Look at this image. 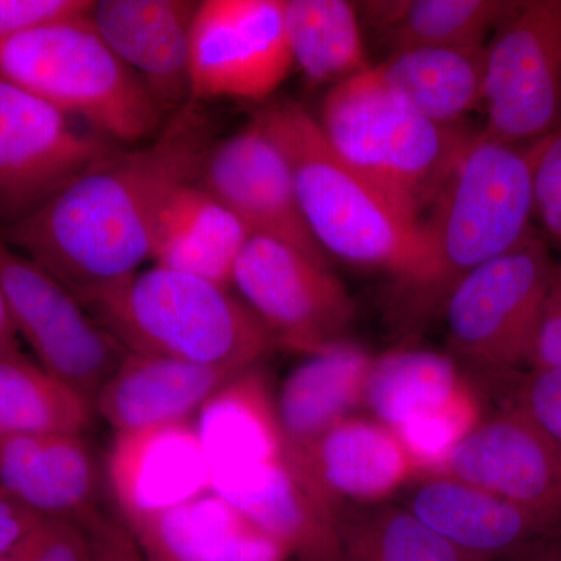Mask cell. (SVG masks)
I'll return each mask as SVG.
<instances>
[{"label":"cell","mask_w":561,"mask_h":561,"mask_svg":"<svg viewBox=\"0 0 561 561\" xmlns=\"http://www.w3.org/2000/svg\"><path fill=\"white\" fill-rule=\"evenodd\" d=\"M535 142L508 144L476 131L420 221V253L394 280L391 312L400 327L442 316L468 273L535 234Z\"/></svg>","instance_id":"7a4b0ae2"},{"label":"cell","mask_w":561,"mask_h":561,"mask_svg":"<svg viewBox=\"0 0 561 561\" xmlns=\"http://www.w3.org/2000/svg\"><path fill=\"white\" fill-rule=\"evenodd\" d=\"M198 103L172 114L149 142L122 149L9 230L0 239L54 275L84 306L150 261L164 203L197 181L210 128Z\"/></svg>","instance_id":"6da1fadb"},{"label":"cell","mask_w":561,"mask_h":561,"mask_svg":"<svg viewBox=\"0 0 561 561\" xmlns=\"http://www.w3.org/2000/svg\"><path fill=\"white\" fill-rule=\"evenodd\" d=\"M106 481L125 523L151 518L213 491L194 421L116 432Z\"/></svg>","instance_id":"e0dca14e"},{"label":"cell","mask_w":561,"mask_h":561,"mask_svg":"<svg viewBox=\"0 0 561 561\" xmlns=\"http://www.w3.org/2000/svg\"><path fill=\"white\" fill-rule=\"evenodd\" d=\"M0 289L33 359L94 402L127 350L65 284L2 239Z\"/></svg>","instance_id":"30bf717a"},{"label":"cell","mask_w":561,"mask_h":561,"mask_svg":"<svg viewBox=\"0 0 561 561\" xmlns=\"http://www.w3.org/2000/svg\"><path fill=\"white\" fill-rule=\"evenodd\" d=\"M106 471L83 434L0 435V486L41 518L87 527Z\"/></svg>","instance_id":"ac0fdd59"},{"label":"cell","mask_w":561,"mask_h":561,"mask_svg":"<svg viewBox=\"0 0 561 561\" xmlns=\"http://www.w3.org/2000/svg\"><path fill=\"white\" fill-rule=\"evenodd\" d=\"M91 0H0V41L46 22L84 16Z\"/></svg>","instance_id":"836d02e7"},{"label":"cell","mask_w":561,"mask_h":561,"mask_svg":"<svg viewBox=\"0 0 561 561\" xmlns=\"http://www.w3.org/2000/svg\"><path fill=\"white\" fill-rule=\"evenodd\" d=\"M294 66L312 87L330 88L370 69L356 3L284 0Z\"/></svg>","instance_id":"f1b7e54d"},{"label":"cell","mask_w":561,"mask_h":561,"mask_svg":"<svg viewBox=\"0 0 561 561\" xmlns=\"http://www.w3.org/2000/svg\"><path fill=\"white\" fill-rule=\"evenodd\" d=\"M507 408L522 413L561 446V367L540 368L523 375L513 389Z\"/></svg>","instance_id":"1f68e13d"},{"label":"cell","mask_w":561,"mask_h":561,"mask_svg":"<svg viewBox=\"0 0 561 561\" xmlns=\"http://www.w3.org/2000/svg\"><path fill=\"white\" fill-rule=\"evenodd\" d=\"M127 524L157 538L179 561H284L290 557L283 542L214 491Z\"/></svg>","instance_id":"cb8c5ba5"},{"label":"cell","mask_w":561,"mask_h":561,"mask_svg":"<svg viewBox=\"0 0 561 561\" xmlns=\"http://www.w3.org/2000/svg\"><path fill=\"white\" fill-rule=\"evenodd\" d=\"M84 308L133 353L243 371L278 348L234 290L158 265Z\"/></svg>","instance_id":"277c9868"},{"label":"cell","mask_w":561,"mask_h":561,"mask_svg":"<svg viewBox=\"0 0 561 561\" xmlns=\"http://www.w3.org/2000/svg\"><path fill=\"white\" fill-rule=\"evenodd\" d=\"M404 491L409 512L482 561H512L553 531L518 505L453 476H419Z\"/></svg>","instance_id":"d6986e66"},{"label":"cell","mask_w":561,"mask_h":561,"mask_svg":"<svg viewBox=\"0 0 561 561\" xmlns=\"http://www.w3.org/2000/svg\"><path fill=\"white\" fill-rule=\"evenodd\" d=\"M294 68L284 0H203L191 33L192 102H262Z\"/></svg>","instance_id":"7c38bea8"},{"label":"cell","mask_w":561,"mask_h":561,"mask_svg":"<svg viewBox=\"0 0 561 561\" xmlns=\"http://www.w3.org/2000/svg\"><path fill=\"white\" fill-rule=\"evenodd\" d=\"M371 362L367 351L342 341L290 371L276 393L287 453L301 451L364 405Z\"/></svg>","instance_id":"603a6c76"},{"label":"cell","mask_w":561,"mask_h":561,"mask_svg":"<svg viewBox=\"0 0 561 561\" xmlns=\"http://www.w3.org/2000/svg\"><path fill=\"white\" fill-rule=\"evenodd\" d=\"M250 231L197 181L183 184L162 206L151 264L201 276L232 289V272Z\"/></svg>","instance_id":"7402d4cb"},{"label":"cell","mask_w":561,"mask_h":561,"mask_svg":"<svg viewBox=\"0 0 561 561\" xmlns=\"http://www.w3.org/2000/svg\"><path fill=\"white\" fill-rule=\"evenodd\" d=\"M483 111L491 138L531 144L561 124V0H524L485 47Z\"/></svg>","instance_id":"ba28073f"},{"label":"cell","mask_w":561,"mask_h":561,"mask_svg":"<svg viewBox=\"0 0 561 561\" xmlns=\"http://www.w3.org/2000/svg\"><path fill=\"white\" fill-rule=\"evenodd\" d=\"M316 117L332 149L416 225L476 135L421 116L376 66L330 88Z\"/></svg>","instance_id":"5b68a950"},{"label":"cell","mask_w":561,"mask_h":561,"mask_svg":"<svg viewBox=\"0 0 561 561\" xmlns=\"http://www.w3.org/2000/svg\"><path fill=\"white\" fill-rule=\"evenodd\" d=\"M456 360L423 348H397L373 357L364 405L391 431L448 409L472 391Z\"/></svg>","instance_id":"484cf974"},{"label":"cell","mask_w":561,"mask_h":561,"mask_svg":"<svg viewBox=\"0 0 561 561\" xmlns=\"http://www.w3.org/2000/svg\"><path fill=\"white\" fill-rule=\"evenodd\" d=\"M0 561H94L90 535L77 524L43 519Z\"/></svg>","instance_id":"4dcf8cb0"},{"label":"cell","mask_w":561,"mask_h":561,"mask_svg":"<svg viewBox=\"0 0 561 561\" xmlns=\"http://www.w3.org/2000/svg\"><path fill=\"white\" fill-rule=\"evenodd\" d=\"M561 367V262H556L529 368Z\"/></svg>","instance_id":"d590c367"},{"label":"cell","mask_w":561,"mask_h":561,"mask_svg":"<svg viewBox=\"0 0 561 561\" xmlns=\"http://www.w3.org/2000/svg\"><path fill=\"white\" fill-rule=\"evenodd\" d=\"M135 535L138 537L140 546H142L147 561H179L157 538L149 534H142V531H135Z\"/></svg>","instance_id":"ab89813d"},{"label":"cell","mask_w":561,"mask_h":561,"mask_svg":"<svg viewBox=\"0 0 561 561\" xmlns=\"http://www.w3.org/2000/svg\"><path fill=\"white\" fill-rule=\"evenodd\" d=\"M44 518L0 486V556L9 552Z\"/></svg>","instance_id":"8d00e7d4"},{"label":"cell","mask_w":561,"mask_h":561,"mask_svg":"<svg viewBox=\"0 0 561 561\" xmlns=\"http://www.w3.org/2000/svg\"><path fill=\"white\" fill-rule=\"evenodd\" d=\"M553 268L549 247L531 234L468 273L442 311L454 353L493 375L529 367Z\"/></svg>","instance_id":"52a82bcc"},{"label":"cell","mask_w":561,"mask_h":561,"mask_svg":"<svg viewBox=\"0 0 561 561\" xmlns=\"http://www.w3.org/2000/svg\"><path fill=\"white\" fill-rule=\"evenodd\" d=\"M216 491L286 456L278 398L262 365L236 376L194 419Z\"/></svg>","instance_id":"44dd1931"},{"label":"cell","mask_w":561,"mask_h":561,"mask_svg":"<svg viewBox=\"0 0 561 561\" xmlns=\"http://www.w3.org/2000/svg\"><path fill=\"white\" fill-rule=\"evenodd\" d=\"M243 371L127 351L92 404L114 432L186 423Z\"/></svg>","instance_id":"ffe728a7"},{"label":"cell","mask_w":561,"mask_h":561,"mask_svg":"<svg viewBox=\"0 0 561 561\" xmlns=\"http://www.w3.org/2000/svg\"><path fill=\"white\" fill-rule=\"evenodd\" d=\"M513 0H375L360 20L393 51L416 47L483 46L513 10Z\"/></svg>","instance_id":"4316f807"},{"label":"cell","mask_w":561,"mask_h":561,"mask_svg":"<svg viewBox=\"0 0 561 561\" xmlns=\"http://www.w3.org/2000/svg\"><path fill=\"white\" fill-rule=\"evenodd\" d=\"M84 530L90 535L94 561H147L138 537L121 516L102 512Z\"/></svg>","instance_id":"e575fe53"},{"label":"cell","mask_w":561,"mask_h":561,"mask_svg":"<svg viewBox=\"0 0 561 561\" xmlns=\"http://www.w3.org/2000/svg\"><path fill=\"white\" fill-rule=\"evenodd\" d=\"M440 474L496 494L540 519L561 527V446L522 413L505 405L454 449Z\"/></svg>","instance_id":"5bb4252c"},{"label":"cell","mask_w":561,"mask_h":561,"mask_svg":"<svg viewBox=\"0 0 561 561\" xmlns=\"http://www.w3.org/2000/svg\"><path fill=\"white\" fill-rule=\"evenodd\" d=\"M287 459L334 513L346 504L387 502L420 476L398 435L373 416H345Z\"/></svg>","instance_id":"9a60e30c"},{"label":"cell","mask_w":561,"mask_h":561,"mask_svg":"<svg viewBox=\"0 0 561 561\" xmlns=\"http://www.w3.org/2000/svg\"><path fill=\"white\" fill-rule=\"evenodd\" d=\"M92 402L22 353L0 351V435L83 434L95 420Z\"/></svg>","instance_id":"83f0119b"},{"label":"cell","mask_w":561,"mask_h":561,"mask_svg":"<svg viewBox=\"0 0 561 561\" xmlns=\"http://www.w3.org/2000/svg\"><path fill=\"white\" fill-rule=\"evenodd\" d=\"M512 561H561V527L542 537Z\"/></svg>","instance_id":"74e56055"},{"label":"cell","mask_w":561,"mask_h":561,"mask_svg":"<svg viewBox=\"0 0 561 561\" xmlns=\"http://www.w3.org/2000/svg\"><path fill=\"white\" fill-rule=\"evenodd\" d=\"M534 198L535 217L561 245V124L535 140Z\"/></svg>","instance_id":"d6a6232c"},{"label":"cell","mask_w":561,"mask_h":561,"mask_svg":"<svg viewBox=\"0 0 561 561\" xmlns=\"http://www.w3.org/2000/svg\"><path fill=\"white\" fill-rule=\"evenodd\" d=\"M198 183L245 225L251 236L273 239L331 265L302 217L289 162L254 119L213 144Z\"/></svg>","instance_id":"4fadbf2b"},{"label":"cell","mask_w":561,"mask_h":561,"mask_svg":"<svg viewBox=\"0 0 561 561\" xmlns=\"http://www.w3.org/2000/svg\"><path fill=\"white\" fill-rule=\"evenodd\" d=\"M254 119L289 162L302 217L331 260L382 271L394 280L412 271L420 225L332 149L311 111L283 101L265 106Z\"/></svg>","instance_id":"3957f363"},{"label":"cell","mask_w":561,"mask_h":561,"mask_svg":"<svg viewBox=\"0 0 561 561\" xmlns=\"http://www.w3.org/2000/svg\"><path fill=\"white\" fill-rule=\"evenodd\" d=\"M0 76L121 147L149 142L168 116L99 35L90 14L0 41Z\"/></svg>","instance_id":"8992f818"},{"label":"cell","mask_w":561,"mask_h":561,"mask_svg":"<svg viewBox=\"0 0 561 561\" xmlns=\"http://www.w3.org/2000/svg\"><path fill=\"white\" fill-rule=\"evenodd\" d=\"M231 287L276 345L302 356L345 341L356 312L331 265L260 236L239 254Z\"/></svg>","instance_id":"8fae6325"},{"label":"cell","mask_w":561,"mask_h":561,"mask_svg":"<svg viewBox=\"0 0 561 561\" xmlns=\"http://www.w3.org/2000/svg\"><path fill=\"white\" fill-rule=\"evenodd\" d=\"M485 47H416L393 51L376 66L382 80L421 116L440 125L465 124L483 106Z\"/></svg>","instance_id":"d4e9b609"},{"label":"cell","mask_w":561,"mask_h":561,"mask_svg":"<svg viewBox=\"0 0 561 561\" xmlns=\"http://www.w3.org/2000/svg\"><path fill=\"white\" fill-rule=\"evenodd\" d=\"M335 529L343 561H482L432 530L404 505H342Z\"/></svg>","instance_id":"f546056e"},{"label":"cell","mask_w":561,"mask_h":561,"mask_svg":"<svg viewBox=\"0 0 561 561\" xmlns=\"http://www.w3.org/2000/svg\"><path fill=\"white\" fill-rule=\"evenodd\" d=\"M195 0H99L91 24L146 84L165 114L192 103L191 33Z\"/></svg>","instance_id":"2e32d148"},{"label":"cell","mask_w":561,"mask_h":561,"mask_svg":"<svg viewBox=\"0 0 561 561\" xmlns=\"http://www.w3.org/2000/svg\"><path fill=\"white\" fill-rule=\"evenodd\" d=\"M122 149L127 147L88 130L38 95L0 76L2 231Z\"/></svg>","instance_id":"9c48e42d"},{"label":"cell","mask_w":561,"mask_h":561,"mask_svg":"<svg viewBox=\"0 0 561 561\" xmlns=\"http://www.w3.org/2000/svg\"><path fill=\"white\" fill-rule=\"evenodd\" d=\"M18 334L14 331L13 321H11L9 308H7L5 298L0 289V351L18 346Z\"/></svg>","instance_id":"f35d334b"}]
</instances>
